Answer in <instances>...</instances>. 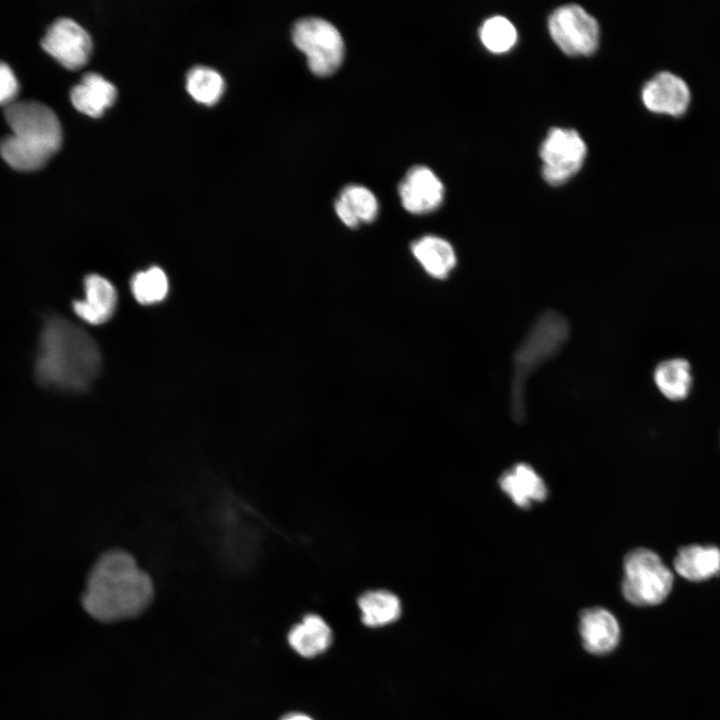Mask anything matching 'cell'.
<instances>
[{"label":"cell","instance_id":"4fadbf2b","mask_svg":"<svg viewBox=\"0 0 720 720\" xmlns=\"http://www.w3.org/2000/svg\"><path fill=\"white\" fill-rule=\"evenodd\" d=\"M579 630L584 648L596 655L611 652L620 640V627L615 616L601 607L582 612Z\"/></svg>","mask_w":720,"mask_h":720},{"label":"cell","instance_id":"6da1fadb","mask_svg":"<svg viewBox=\"0 0 720 720\" xmlns=\"http://www.w3.org/2000/svg\"><path fill=\"white\" fill-rule=\"evenodd\" d=\"M101 368L94 339L70 320L49 316L41 329L34 373L46 388L78 392L88 388Z\"/></svg>","mask_w":720,"mask_h":720},{"label":"cell","instance_id":"5bb4252c","mask_svg":"<svg viewBox=\"0 0 720 720\" xmlns=\"http://www.w3.org/2000/svg\"><path fill=\"white\" fill-rule=\"evenodd\" d=\"M499 486L515 505L524 509L544 501L548 494L544 480L526 463H517L504 471Z\"/></svg>","mask_w":720,"mask_h":720},{"label":"cell","instance_id":"ffe728a7","mask_svg":"<svg viewBox=\"0 0 720 720\" xmlns=\"http://www.w3.org/2000/svg\"><path fill=\"white\" fill-rule=\"evenodd\" d=\"M332 633L322 617L315 614L304 616L288 634L290 646L303 657H314L330 645Z\"/></svg>","mask_w":720,"mask_h":720},{"label":"cell","instance_id":"d6986e66","mask_svg":"<svg viewBox=\"0 0 720 720\" xmlns=\"http://www.w3.org/2000/svg\"><path fill=\"white\" fill-rule=\"evenodd\" d=\"M411 251L424 270L436 279H445L456 266L452 245L438 236L426 235L413 242Z\"/></svg>","mask_w":720,"mask_h":720},{"label":"cell","instance_id":"7402d4cb","mask_svg":"<svg viewBox=\"0 0 720 720\" xmlns=\"http://www.w3.org/2000/svg\"><path fill=\"white\" fill-rule=\"evenodd\" d=\"M187 90L198 102L213 105L218 102L224 92V80L215 70L197 66L187 75Z\"/></svg>","mask_w":720,"mask_h":720},{"label":"cell","instance_id":"e0dca14e","mask_svg":"<svg viewBox=\"0 0 720 720\" xmlns=\"http://www.w3.org/2000/svg\"><path fill=\"white\" fill-rule=\"evenodd\" d=\"M335 211L342 222L354 228L360 222H372L378 213V201L374 193L364 185L348 184L335 200Z\"/></svg>","mask_w":720,"mask_h":720},{"label":"cell","instance_id":"30bf717a","mask_svg":"<svg viewBox=\"0 0 720 720\" xmlns=\"http://www.w3.org/2000/svg\"><path fill=\"white\" fill-rule=\"evenodd\" d=\"M641 100L653 113L680 118L689 110L692 92L682 76L669 70H661L643 84Z\"/></svg>","mask_w":720,"mask_h":720},{"label":"cell","instance_id":"ba28073f","mask_svg":"<svg viewBox=\"0 0 720 720\" xmlns=\"http://www.w3.org/2000/svg\"><path fill=\"white\" fill-rule=\"evenodd\" d=\"M586 144L574 129L551 128L540 147L542 175L550 185H560L582 167Z\"/></svg>","mask_w":720,"mask_h":720},{"label":"cell","instance_id":"9c48e42d","mask_svg":"<svg viewBox=\"0 0 720 720\" xmlns=\"http://www.w3.org/2000/svg\"><path fill=\"white\" fill-rule=\"evenodd\" d=\"M43 49L69 70L83 67L89 60L92 41L88 32L70 18H60L42 38Z\"/></svg>","mask_w":720,"mask_h":720},{"label":"cell","instance_id":"d4e9b609","mask_svg":"<svg viewBox=\"0 0 720 720\" xmlns=\"http://www.w3.org/2000/svg\"><path fill=\"white\" fill-rule=\"evenodd\" d=\"M19 90L17 78L12 69L0 61V104L9 105Z\"/></svg>","mask_w":720,"mask_h":720},{"label":"cell","instance_id":"8992f818","mask_svg":"<svg viewBox=\"0 0 720 720\" xmlns=\"http://www.w3.org/2000/svg\"><path fill=\"white\" fill-rule=\"evenodd\" d=\"M294 44L307 56L309 68L318 75H328L341 64L344 41L337 27L328 20L308 16L292 27Z\"/></svg>","mask_w":720,"mask_h":720},{"label":"cell","instance_id":"277c9868","mask_svg":"<svg viewBox=\"0 0 720 720\" xmlns=\"http://www.w3.org/2000/svg\"><path fill=\"white\" fill-rule=\"evenodd\" d=\"M568 336V321L558 312H544L535 321L514 356L513 392L518 407L527 377L558 353Z\"/></svg>","mask_w":720,"mask_h":720},{"label":"cell","instance_id":"ac0fdd59","mask_svg":"<svg viewBox=\"0 0 720 720\" xmlns=\"http://www.w3.org/2000/svg\"><path fill=\"white\" fill-rule=\"evenodd\" d=\"M653 380L666 399L682 401L688 397L693 386L692 365L683 357L665 359L656 365Z\"/></svg>","mask_w":720,"mask_h":720},{"label":"cell","instance_id":"3957f363","mask_svg":"<svg viewBox=\"0 0 720 720\" xmlns=\"http://www.w3.org/2000/svg\"><path fill=\"white\" fill-rule=\"evenodd\" d=\"M4 115L12 133L0 140V155L13 169L38 170L60 149L62 127L47 105L34 100L12 102Z\"/></svg>","mask_w":720,"mask_h":720},{"label":"cell","instance_id":"9a60e30c","mask_svg":"<svg viewBox=\"0 0 720 720\" xmlns=\"http://www.w3.org/2000/svg\"><path fill=\"white\" fill-rule=\"evenodd\" d=\"M117 96L115 86L97 73H87L81 82L71 89L73 106L90 117H100L113 105Z\"/></svg>","mask_w":720,"mask_h":720},{"label":"cell","instance_id":"cb8c5ba5","mask_svg":"<svg viewBox=\"0 0 720 720\" xmlns=\"http://www.w3.org/2000/svg\"><path fill=\"white\" fill-rule=\"evenodd\" d=\"M480 40L493 53H504L510 50L517 41L514 25L503 16H493L482 24Z\"/></svg>","mask_w":720,"mask_h":720},{"label":"cell","instance_id":"5b68a950","mask_svg":"<svg viewBox=\"0 0 720 720\" xmlns=\"http://www.w3.org/2000/svg\"><path fill=\"white\" fill-rule=\"evenodd\" d=\"M622 594L635 606H654L670 594L674 576L661 557L647 548L630 551L623 562Z\"/></svg>","mask_w":720,"mask_h":720},{"label":"cell","instance_id":"2e32d148","mask_svg":"<svg viewBox=\"0 0 720 720\" xmlns=\"http://www.w3.org/2000/svg\"><path fill=\"white\" fill-rule=\"evenodd\" d=\"M674 570L686 580L699 582L720 573V549L713 545L681 547L673 561Z\"/></svg>","mask_w":720,"mask_h":720},{"label":"cell","instance_id":"44dd1931","mask_svg":"<svg viewBox=\"0 0 720 720\" xmlns=\"http://www.w3.org/2000/svg\"><path fill=\"white\" fill-rule=\"evenodd\" d=\"M362 622L369 627H379L397 620L401 614L399 598L387 590L367 591L358 599Z\"/></svg>","mask_w":720,"mask_h":720},{"label":"cell","instance_id":"7c38bea8","mask_svg":"<svg viewBox=\"0 0 720 720\" xmlns=\"http://www.w3.org/2000/svg\"><path fill=\"white\" fill-rule=\"evenodd\" d=\"M84 299L73 302L75 314L83 321L99 325L108 321L117 306V292L112 283L98 274L84 279Z\"/></svg>","mask_w":720,"mask_h":720},{"label":"cell","instance_id":"603a6c76","mask_svg":"<svg viewBox=\"0 0 720 720\" xmlns=\"http://www.w3.org/2000/svg\"><path fill=\"white\" fill-rule=\"evenodd\" d=\"M134 298L149 305L162 301L168 293L169 282L165 272L157 266L136 273L130 282Z\"/></svg>","mask_w":720,"mask_h":720},{"label":"cell","instance_id":"8fae6325","mask_svg":"<svg viewBox=\"0 0 720 720\" xmlns=\"http://www.w3.org/2000/svg\"><path fill=\"white\" fill-rule=\"evenodd\" d=\"M399 195L406 210L422 214L436 209L443 200L444 187L427 166L411 167L399 183Z\"/></svg>","mask_w":720,"mask_h":720},{"label":"cell","instance_id":"7a4b0ae2","mask_svg":"<svg viewBox=\"0 0 720 720\" xmlns=\"http://www.w3.org/2000/svg\"><path fill=\"white\" fill-rule=\"evenodd\" d=\"M153 594L152 580L135 558L125 550L112 549L92 565L81 602L90 616L111 622L139 615Z\"/></svg>","mask_w":720,"mask_h":720},{"label":"cell","instance_id":"52a82bcc","mask_svg":"<svg viewBox=\"0 0 720 720\" xmlns=\"http://www.w3.org/2000/svg\"><path fill=\"white\" fill-rule=\"evenodd\" d=\"M548 30L556 45L567 55H590L599 44L597 20L577 4L555 9L549 16Z\"/></svg>","mask_w":720,"mask_h":720},{"label":"cell","instance_id":"484cf974","mask_svg":"<svg viewBox=\"0 0 720 720\" xmlns=\"http://www.w3.org/2000/svg\"><path fill=\"white\" fill-rule=\"evenodd\" d=\"M282 720H313L309 716L302 713H291L282 718Z\"/></svg>","mask_w":720,"mask_h":720}]
</instances>
